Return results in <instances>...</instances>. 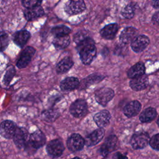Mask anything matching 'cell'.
<instances>
[{"mask_svg": "<svg viewBox=\"0 0 159 159\" xmlns=\"http://www.w3.org/2000/svg\"><path fill=\"white\" fill-rule=\"evenodd\" d=\"M104 78L103 76H101L100 75H96V74H93L89 76H88L86 79L83 80V81H82V84L84 85V84H86L88 85H90L96 83H98L100 81H101Z\"/></svg>", "mask_w": 159, "mask_h": 159, "instance_id": "obj_29", "label": "cell"}, {"mask_svg": "<svg viewBox=\"0 0 159 159\" xmlns=\"http://www.w3.org/2000/svg\"><path fill=\"white\" fill-rule=\"evenodd\" d=\"M150 43L148 37L144 35L137 36L130 43L131 48L133 51L136 53L142 52L144 50Z\"/></svg>", "mask_w": 159, "mask_h": 159, "instance_id": "obj_10", "label": "cell"}, {"mask_svg": "<svg viewBox=\"0 0 159 159\" xmlns=\"http://www.w3.org/2000/svg\"><path fill=\"white\" fill-rule=\"evenodd\" d=\"M59 115V112L56 109H48L42 112V117L47 122H53L58 117Z\"/></svg>", "mask_w": 159, "mask_h": 159, "instance_id": "obj_28", "label": "cell"}, {"mask_svg": "<svg viewBox=\"0 0 159 159\" xmlns=\"http://www.w3.org/2000/svg\"><path fill=\"white\" fill-rule=\"evenodd\" d=\"M36 159H39V158H36Z\"/></svg>", "mask_w": 159, "mask_h": 159, "instance_id": "obj_41", "label": "cell"}, {"mask_svg": "<svg viewBox=\"0 0 159 159\" xmlns=\"http://www.w3.org/2000/svg\"><path fill=\"white\" fill-rule=\"evenodd\" d=\"M152 22L155 24H159V11L155 13L153 16Z\"/></svg>", "mask_w": 159, "mask_h": 159, "instance_id": "obj_37", "label": "cell"}, {"mask_svg": "<svg viewBox=\"0 0 159 159\" xmlns=\"http://www.w3.org/2000/svg\"><path fill=\"white\" fill-rule=\"evenodd\" d=\"M71 159H81V158H79V157H75V158H71Z\"/></svg>", "mask_w": 159, "mask_h": 159, "instance_id": "obj_40", "label": "cell"}, {"mask_svg": "<svg viewBox=\"0 0 159 159\" xmlns=\"http://www.w3.org/2000/svg\"><path fill=\"white\" fill-rule=\"evenodd\" d=\"M152 5L155 9H159V0H153Z\"/></svg>", "mask_w": 159, "mask_h": 159, "instance_id": "obj_38", "label": "cell"}, {"mask_svg": "<svg viewBox=\"0 0 159 159\" xmlns=\"http://www.w3.org/2000/svg\"><path fill=\"white\" fill-rule=\"evenodd\" d=\"M88 106L86 101L79 99L74 101L70 107V112L76 118L83 117L87 112Z\"/></svg>", "mask_w": 159, "mask_h": 159, "instance_id": "obj_4", "label": "cell"}, {"mask_svg": "<svg viewBox=\"0 0 159 159\" xmlns=\"http://www.w3.org/2000/svg\"><path fill=\"white\" fill-rule=\"evenodd\" d=\"M16 73V70L13 66H11L8 68V69L6 70V73L4 76V83L6 85H8L9 83L11 82V80L14 77V75Z\"/></svg>", "mask_w": 159, "mask_h": 159, "instance_id": "obj_31", "label": "cell"}, {"mask_svg": "<svg viewBox=\"0 0 159 159\" xmlns=\"http://www.w3.org/2000/svg\"><path fill=\"white\" fill-rule=\"evenodd\" d=\"M17 128V127H16V125L14 122L9 120H4L2 122L1 124V135L7 139L13 138Z\"/></svg>", "mask_w": 159, "mask_h": 159, "instance_id": "obj_12", "label": "cell"}, {"mask_svg": "<svg viewBox=\"0 0 159 159\" xmlns=\"http://www.w3.org/2000/svg\"><path fill=\"white\" fill-rule=\"evenodd\" d=\"M114 92L109 88H101L95 92L96 101L102 106H106L114 97Z\"/></svg>", "mask_w": 159, "mask_h": 159, "instance_id": "obj_3", "label": "cell"}, {"mask_svg": "<svg viewBox=\"0 0 159 159\" xmlns=\"http://www.w3.org/2000/svg\"><path fill=\"white\" fill-rule=\"evenodd\" d=\"M157 115L156 109L153 107H148L143 110L139 116V119L142 122H149L153 120Z\"/></svg>", "mask_w": 159, "mask_h": 159, "instance_id": "obj_24", "label": "cell"}, {"mask_svg": "<svg viewBox=\"0 0 159 159\" xmlns=\"http://www.w3.org/2000/svg\"><path fill=\"white\" fill-rule=\"evenodd\" d=\"M29 133L27 130L23 127H17L13 136V140L17 147L21 148L24 147L29 139Z\"/></svg>", "mask_w": 159, "mask_h": 159, "instance_id": "obj_9", "label": "cell"}, {"mask_svg": "<svg viewBox=\"0 0 159 159\" xmlns=\"http://www.w3.org/2000/svg\"><path fill=\"white\" fill-rule=\"evenodd\" d=\"M149 143L152 148L155 150H159V134L154 135L150 139Z\"/></svg>", "mask_w": 159, "mask_h": 159, "instance_id": "obj_35", "label": "cell"}, {"mask_svg": "<svg viewBox=\"0 0 159 159\" xmlns=\"http://www.w3.org/2000/svg\"><path fill=\"white\" fill-rule=\"evenodd\" d=\"M30 34L27 30H20L17 32L13 37L14 42L20 47H23L30 39Z\"/></svg>", "mask_w": 159, "mask_h": 159, "instance_id": "obj_22", "label": "cell"}, {"mask_svg": "<svg viewBox=\"0 0 159 159\" xmlns=\"http://www.w3.org/2000/svg\"><path fill=\"white\" fill-rule=\"evenodd\" d=\"M145 68L142 62H138L133 65L127 71V76L130 78H135L144 75Z\"/></svg>", "mask_w": 159, "mask_h": 159, "instance_id": "obj_23", "label": "cell"}, {"mask_svg": "<svg viewBox=\"0 0 159 159\" xmlns=\"http://www.w3.org/2000/svg\"><path fill=\"white\" fill-rule=\"evenodd\" d=\"M149 139V135L147 132H140L132 135L130 142L133 148L142 149L148 145L150 141Z\"/></svg>", "mask_w": 159, "mask_h": 159, "instance_id": "obj_2", "label": "cell"}, {"mask_svg": "<svg viewBox=\"0 0 159 159\" xmlns=\"http://www.w3.org/2000/svg\"><path fill=\"white\" fill-rule=\"evenodd\" d=\"M42 0H22L24 7L27 9L35 7L40 5Z\"/></svg>", "mask_w": 159, "mask_h": 159, "instance_id": "obj_32", "label": "cell"}, {"mask_svg": "<svg viewBox=\"0 0 159 159\" xmlns=\"http://www.w3.org/2000/svg\"><path fill=\"white\" fill-rule=\"evenodd\" d=\"M48 154L52 158H57L61 155L64 151V145L58 139H55L48 142L46 147Z\"/></svg>", "mask_w": 159, "mask_h": 159, "instance_id": "obj_6", "label": "cell"}, {"mask_svg": "<svg viewBox=\"0 0 159 159\" xmlns=\"http://www.w3.org/2000/svg\"><path fill=\"white\" fill-rule=\"evenodd\" d=\"M138 30L133 27H127L125 28L120 33L119 36L120 42L124 45L132 42L137 37Z\"/></svg>", "mask_w": 159, "mask_h": 159, "instance_id": "obj_14", "label": "cell"}, {"mask_svg": "<svg viewBox=\"0 0 159 159\" xmlns=\"http://www.w3.org/2000/svg\"><path fill=\"white\" fill-rule=\"evenodd\" d=\"M76 49L79 52L82 63L86 65L91 64L96 55L94 41L89 37L78 44Z\"/></svg>", "mask_w": 159, "mask_h": 159, "instance_id": "obj_1", "label": "cell"}, {"mask_svg": "<svg viewBox=\"0 0 159 159\" xmlns=\"http://www.w3.org/2000/svg\"><path fill=\"white\" fill-rule=\"evenodd\" d=\"M113 159H127V157L126 155L118 152L114 153L113 155Z\"/></svg>", "mask_w": 159, "mask_h": 159, "instance_id": "obj_36", "label": "cell"}, {"mask_svg": "<svg viewBox=\"0 0 159 159\" xmlns=\"http://www.w3.org/2000/svg\"><path fill=\"white\" fill-rule=\"evenodd\" d=\"M157 124H158V127H159V117H158V119H157Z\"/></svg>", "mask_w": 159, "mask_h": 159, "instance_id": "obj_39", "label": "cell"}, {"mask_svg": "<svg viewBox=\"0 0 159 159\" xmlns=\"http://www.w3.org/2000/svg\"><path fill=\"white\" fill-rule=\"evenodd\" d=\"M35 49L32 47H26L20 53L19 58L17 62V67L19 68H24L26 67L31 61L32 57L35 54Z\"/></svg>", "mask_w": 159, "mask_h": 159, "instance_id": "obj_8", "label": "cell"}, {"mask_svg": "<svg viewBox=\"0 0 159 159\" xmlns=\"http://www.w3.org/2000/svg\"><path fill=\"white\" fill-rule=\"evenodd\" d=\"M71 29L68 27L63 25L55 26L53 27L51 30V32L55 36V37L68 35L71 32Z\"/></svg>", "mask_w": 159, "mask_h": 159, "instance_id": "obj_27", "label": "cell"}, {"mask_svg": "<svg viewBox=\"0 0 159 159\" xmlns=\"http://www.w3.org/2000/svg\"><path fill=\"white\" fill-rule=\"evenodd\" d=\"M129 84L132 89L135 91H139L147 88L148 84V78L147 76L143 75L132 79L129 83Z\"/></svg>", "mask_w": 159, "mask_h": 159, "instance_id": "obj_15", "label": "cell"}, {"mask_svg": "<svg viewBox=\"0 0 159 159\" xmlns=\"http://www.w3.org/2000/svg\"><path fill=\"white\" fill-rule=\"evenodd\" d=\"M73 65V61L70 57H66L62 59L57 64L56 70L58 73H64L67 72Z\"/></svg>", "mask_w": 159, "mask_h": 159, "instance_id": "obj_25", "label": "cell"}, {"mask_svg": "<svg viewBox=\"0 0 159 159\" xmlns=\"http://www.w3.org/2000/svg\"><path fill=\"white\" fill-rule=\"evenodd\" d=\"M117 143V138L116 135H111L109 136L105 140L104 143L101 145L99 152L102 156H105L109 153L114 150Z\"/></svg>", "mask_w": 159, "mask_h": 159, "instance_id": "obj_13", "label": "cell"}, {"mask_svg": "<svg viewBox=\"0 0 159 159\" xmlns=\"http://www.w3.org/2000/svg\"><path fill=\"white\" fill-rule=\"evenodd\" d=\"M88 37V33L84 30H81L78 32L75 35H74V41L76 42V43L78 45L83 40H84L86 39H87Z\"/></svg>", "mask_w": 159, "mask_h": 159, "instance_id": "obj_33", "label": "cell"}, {"mask_svg": "<svg viewBox=\"0 0 159 159\" xmlns=\"http://www.w3.org/2000/svg\"><path fill=\"white\" fill-rule=\"evenodd\" d=\"M0 39H1V52H2L6 48L9 43V37L6 33L2 32L1 33Z\"/></svg>", "mask_w": 159, "mask_h": 159, "instance_id": "obj_34", "label": "cell"}, {"mask_svg": "<svg viewBox=\"0 0 159 159\" xmlns=\"http://www.w3.org/2000/svg\"><path fill=\"white\" fill-rule=\"evenodd\" d=\"M70 43V37L68 35L55 37L53 40V45L57 50H61L66 48Z\"/></svg>", "mask_w": 159, "mask_h": 159, "instance_id": "obj_26", "label": "cell"}, {"mask_svg": "<svg viewBox=\"0 0 159 159\" xmlns=\"http://www.w3.org/2000/svg\"><path fill=\"white\" fill-rule=\"evenodd\" d=\"M104 135V130L102 128L95 130L85 139V144L88 147H91L98 143Z\"/></svg>", "mask_w": 159, "mask_h": 159, "instance_id": "obj_16", "label": "cell"}, {"mask_svg": "<svg viewBox=\"0 0 159 159\" xmlns=\"http://www.w3.org/2000/svg\"><path fill=\"white\" fill-rule=\"evenodd\" d=\"M93 119L99 128H103L109 124L111 119V114L109 111L103 110L96 114Z\"/></svg>", "mask_w": 159, "mask_h": 159, "instance_id": "obj_17", "label": "cell"}, {"mask_svg": "<svg viewBox=\"0 0 159 159\" xmlns=\"http://www.w3.org/2000/svg\"><path fill=\"white\" fill-rule=\"evenodd\" d=\"M119 29V25L117 24H110L104 27L100 30V35L105 39L111 40L114 38Z\"/></svg>", "mask_w": 159, "mask_h": 159, "instance_id": "obj_19", "label": "cell"}, {"mask_svg": "<svg viewBox=\"0 0 159 159\" xmlns=\"http://www.w3.org/2000/svg\"><path fill=\"white\" fill-rule=\"evenodd\" d=\"M67 147L71 152L81 150L85 143V140L78 134H72L67 140Z\"/></svg>", "mask_w": 159, "mask_h": 159, "instance_id": "obj_7", "label": "cell"}, {"mask_svg": "<svg viewBox=\"0 0 159 159\" xmlns=\"http://www.w3.org/2000/svg\"><path fill=\"white\" fill-rule=\"evenodd\" d=\"M86 9L83 0H70L65 5V11L69 15H75L82 12Z\"/></svg>", "mask_w": 159, "mask_h": 159, "instance_id": "obj_5", "label": "cell"}, {"mask_svg": "<svg viewBox=\"0 0 159 159\" xmlns=\"http://www.w3.org/2000/svg\"><path fill=\"white\" fill-rule=\"evenodd\" d=\"M135 9V6L133 4H128L122 9L121 14L126 19H132L134 16Z\"/></svg>", "mask_w": 159, "mask_h": 159, "instance_id": "obj_30", "label": "cell"}, {"mask_svg": "<svg viewBox=\"0 0 159 159\" xmlns=\"http://www.w3.org/2000/svg\"><path fill=\"white\" fill-rule=\"evenodd\" d=\"M45 135L40 130H37L30 134L28 143L32 148L37 149L42 147L45 143Z\"/></svg>", "mask_w": 159, "mask_h": 159, "instance_id": "obj_11", "label": "cell"}, {"mask_svg": "<svg viewBox=\"0 0 159 159\" xmlns=\"http://www.w3.org/2000/svg\"><path fill=\"white\" fill-rule=\"evenodd\" d=\"M141 109V104L138 101H132L124 107L123 112L127 117H132L139 114Z\"/></svg>", "mask_w": 159, "mask_h": 159, "instance_id": "obj_18", "label": "cell"}, {"mask_svg": "<svg viewBox=\"0 0 159 159\" xmlns=\"http://www.w3.org/2000/svg\"><path fill=\"white\" fill-rule=\"evenodd\" d=\"M80 84L78 79L75 77H67L60 83V88L62 91H68L77 88Z\"/></svg>", "mask_w": 159, "mask_h": 159, "instance_id": "obj_20", "label": "cell"}, {"mask_svg": "<svg viewBox=\"0 0 159 159\" xmlns=\"http://www.w3.org/2000/svg\"><path fill=\"white\" fill-rule=\"evenodd\" d=\"M24 14L25 19L30 21L43 16L44 15V11L40 6H39L27 9L24 11Z\"/></svg>", "mask_w": 159, "mask_h": 159, "instance_id": "obj_21", "label": "cell"}]
</instances>
